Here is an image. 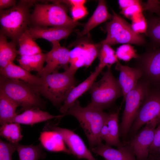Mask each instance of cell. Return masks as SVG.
Returning <instances> with one entry per match:
<instances>
[{"mask_svg": "<svg viewBox=\"0 0 160 160\" xmlns=\"http://www.w3.org/2000/svg\"><path fill=\"white\" fill-rule=\"evenodd\" d=\"M64 115H72L77 119L87 137L90 149L102 143L100 132L103 126L107 124L109 113L90 103L82 107L77 100Z\"/></svg>", "mask_w": 160, "mask_h": 160, "instance_id": "1", "label": "cell"}, {"mask_svg": "<svg viewBox=\"0 0 160 160\" xmlns=\"http://www.w3.org/2000/svg\"><path fill=\"white\" fill-rule=\"evenodd\" d=\"M0 89L21 107L20 111L34 108L45 109L38 88L24 81L0 76Z\"/></svg>", "mask_w": 160, "mask_h": 160, "instance_id": "2", "label": "cell"}, {"mask_svg": "<svg viewBox=\"0 0 160 160\" xmlns=\"http://www.w3.org/2000/svg\"><path fill=\"white\" fill-rule=\"evenodd\" d=\"M33 1H20L15 6L0 11V33L18 41L20 36L28 29L31 20L29 8Z\"/></svg>", "mask_w": 160, "mask_h": 160, "instance_id": "3", "label": "cell"}, {"mask_svg": "<svg viewBox=\"0 0 160 160\" xmlns=\"http://www.w3.org/2000/svg\"><path fill=\"white\" fill-rule=\"evenodd\" d=\"M75 73L68 69L62 73L41 76L42 82L38 88L41 94L55 106L59 107L76 85Z\"/></svg>", "mask_w": 160, "mask_h": 160, "instance_id": "4", "label": "cell"}, {"mask_svg": "<svg viewBox=\"0 0 160 160\" xmlns=\"http://www.w3.org/2000/svg\"><path fill=\"white\" fill-rule=\"evenodd\" d=\"M67 9L58 1L54 3L35 4L31 20L36 26L63 27L74 28L81 23L67 14Z\"/></svg>", "mask_w": 160, "mask_h": 160, "instance_id": "5", "label": "cell"}, {"mask_svg": "<svg viewBox=\"0 0 160 160\" xmlns=\"http://www.w3.org/2000/svg\"><path fill=\"white\" fill-rule=\"evenodd\" d=\"M89 90L91 97L90 103L103 110L110 106L123 93L118 80L113 75L111 67H108L101 78L94 82Z\"/></svg>", "mask_w": 160, "mask_h": 160, "instance_id": "6", "label": "cell"}, {"mask_svg": "<svg viewBox=\"0 0 160 160\" xmlns=\"http://www.w3.org/2000/svg\"><path fill=\"white\" fill-rule=\"evenodd\" d=\"M149 90V82L140 81L126 95L125 106L119 125V137L125 142L137 113Z\"/></svg>", "mask_w": 160, "mask_h": 160, "instance_id": "7", "label": "cell"}, {"mask_svg": "<svg viewBox=\"0 0 160 160\" xmlns=\"http://www.w3.org/2000/svg\"><path fill=\"white\" fill-rule=\"evenodd\" d=\"M111 20L106 25L107 36L101 42L110 46L118 44L140 45L145 41L143 36L135 33L131 25L121 17L112 11Z\"/></svg>", "mask_w": 160, "mask_h": 160, "instance_id": "8", "label": "cell"}, {"mask_svg": "<svg viewBox=\"0 0 160 160\" xmlns=\"http://www.w3.org/2000/svg\"><path fill=\"white\" fill-rule=\"evenodd\" d=\"M149 122H153L157 126L160 122V91L152 92L149 90L137 113L127 137H132L142 126Z\"/></svg>", "mask_w": 160, "mask_h": 160, "instance_id": "9", "label": "cell"}, {"mask_svg": "<svg viewBox=\"0 0 160 160\" xmlns=\"http://www.w3.org/2000/svg\"><path fill=\"white\" fill-rule=\"evenodd\" d=\"M157 126L154 123L148 122L131 139L123 143L129 148L137 160H146L148 158L149 149L153 140L155 129Z\"/></svg>", "mask_w": 160, "mask_h": 160, "instance_id": "10", "label": "cell"}, {"mask_svg": "<svg viewBox=\"0 0 160 160\" xmlns=\"http://www.w3.org/2000/svg\"><path fill=\"white\" fill-rule=\"evenodd\" d=\"M44 129L45 130L53 131L59 134L68 146L71 154L78 159L97 160L80 137L72 131L58 127L52 123L49 122L46 124Z\"/></svg>", "mask_w": 160, "mask_h": 160, "instance_id": "11", "label": "cell"}, {"mask_svg": "<svg viewBox=\"0 0 160 160\" xmlns=\"http://www.w3.org/2000/svg\"><path fill=\"white\" fill-rule=\"evenodd\" d=\"M51 50L46 54V65L41 71L37 73L39 76L52 73H58L59 70L63 69L67 70L69 66L70 50L60 46L59 41L52 42Z\"/></svg>", "mask_w": 160, "mask_h": 160, "instance_id": "12", "label": "cell"}, {"mask_svg": "<svg viewBox=\"0 0 160 160\" xmlns=\"http://www.w3.org/2000/svg\"><path fill=\"white\" fill-rule=\"evenodd\" d=\"M115 68L119 72L118 80L122 90L124 101L127 94L136 86L143 75V72L139 68H131L119 62L116 63Z\"/></svg>", "mask_w": 160, "mask_h": 160, "instance_id": "13", "label": "cell"}, {"mask_svg": "<svg viewBox=\"0 0 160 160\" xmlns=\"http://www.w3.org/2000/svg\"><path fill=\"white\" fill-rule=\"evenodd\" d=\"M73 28L63 27L48 28L35 26L27 30L34 39H43L51 43L65 39L73 32Z\"/></svg>", "mask_w": 160, "mask_h": 160, "instance_id": "14", "label": "cell"}, {"mask_svg": "<svg viewBox=\"0 0 160 160\" xmlns=\"http://www.w3.org/2000/svg\"><path fill=\"white\" fill-rule=\"evenodd\" d=\"M117 149L102 143L91 148L93 152L100 156L106 160H137L128 146L124 143Z\"/></svg>", "mask_w": 160, "mask_h": 160, "instance_id": "15", "label": "cell"}, {"mask_svg": "<svg viewBox=\"0 0 160 160\" xmlns=\"http://www.w3.org/2000/svg\"><path fill=\"white\" fill-rule=\"evenodd\" d=\"M102 70L97 66L95 71L87 79L70 91L64 101L63 105L60 107V111L61 113L65 114L77 99L90 89Z\"/></svg>", "mask_w": 160, "mask_h": 160, "instance_id": "16", "label": "cell"}, {"mask_svg": "<svg viewBox=\"0 0 160 160\" xmlns=\"http://www.w3.org/2000/svg\"><path fill=\"white\" fill-rule=\"evenodd\" d=\"M141 65L139 68L147 79V81H160V49L145 55L142 60Z\"/></svg>", "mask_w": 160, "mask_h": 160, "instance_id": "17", "label": "cell"}, {"mask_svg": "<svg viewBox=\"0 0 160 160\" xmlns=\"http://www.w3.org/2000/svg\"><path fill=\"white\" fill-rule=\"evenodd\" d=\"M0 75L6 78L20 80L38 88L41 84L42 78L38 75L32 74L20 66L10 62L5 68L0 70Z\"/></svg>", "mask_w": 160, "mask_h": 160, "instance_id": "18", "label": "cell"}, {"mask_svg": "<svg viewBox=\"0 0 160 160\" xmlns=\"http://www.w3.org/2000/svg\"><path fill=\"white\" fill-rule=\"evenodd\" d=\"M64 116V114L53 116L39 108H34L25 111L20 114H17L10 123L15 122L32 126L36 123Z\"/></svg>", "mask_w": 160, "mask_h": 160, "instance_id": "19", "label": "cell"}, {"mask_svg": "<svg viewBox=\"0 0 160 160\" xmlns=\"http://www.w3.org/2000/svg\"><path fill=\"white\" fill-rule=\"evenodd\" d=\"M39 139L42 147L49 151L71 154L66 147L61 136L56 132L45 130L41 132Z\"/></svg>", "mask_w": 160, "mask_h": 160, "instance_id": "20", "label": "cell"}, {"mask_svg": "<svg viewBox=\"0 0 160 160\" xmlns=\"http://www.w3.org/2000/svg\"><path fill=\"white\" fill-rule=\"evenodd\" d=\"M113 15L108 12L106 2L104 0H99L97 6L93 14L84 25V28L80 34L83 36L100 24L112 19Z\"/></svg>", "mask_w": 160, "mask_h": 160, "instance_id": "21", "label": "cell"}, {"mask_svg": "<svg viewBox=\"0 0 160 160\" xmlns=\"http://www.w3.org/2000/svg\"><path fill=\"white\" fill-rule=\"evenodd\" d=\"M20 106L0 89V124L9 123L17 114V108Z\"/></svg>", "mask_w": 160, "mask_h": 160, "instance_id": "22", "label": "cell"}, {"mask_svg": "<svg viewBox=\"0 0 160 160\" xmlns=\"http://www.w3.org/2000/svg\"><path fill=\"white\" fill-rule=\"evenodd\" d=\"M18 51L16 48L15 42H9L7 37L0 33V70L5 68L10 62H13Z\"/></svg>", "mask_w": 160, "mask_h": 160, "instance_id": "23", "label": "cell"}, {"mask_svg": "<svg viewBox=\"0 0 160 160\" xmlns=\"http://www.w3.org/2000/svg\"><path fill=\"white\" fill-rule=\"evenodd\" d=\"M18 42L19 46L18 54L20 56H30L42 53V50L27 29L19 37Z\"/></svg>", "mask_w": 160, "mask_h": 160, "instance_id": "24", "label": "cell"}, {"mask_svg": "<svg viewBox=\"0 0 160 160\" xmlns=\"http://www.w3.org/2000/svg\"><path fill=\"white\" fill-rule=\"evenodd\" d=\"M46 54L42 53L30 56H20L17 59L20 66L30 72L37 71L40 73L44 68L46 62Z\"/></svg>", "mask_w": 160, "mask_h": 160, "instance_id": "25", "label": "cell"}, {"mask_svg": "<svg viewBox=\"0 0 160 160\" xmlns=\"http://www.w3.org/2000/svg\"><path fill=\"white\" fill-rule=\"evenodd\" d=\"M119 110L109 113L107 122L109 131V137L105 145L109 146H115L118 148L124 144L120 141L119 137Z\"/></svg>", "mask_w": 160, "mask_h": 160, "instance_id": "26", "label": "cell"}, {"mask_svg": "<svg viewBox=\"0 0 160 160\" xmlns=\"http://www.w3.org/2000/svg\"><path fill=\"white\" fill-rule=\"evenodd\" d=\"M16 146L19 160H38L45 156L41 144L24 145L18 143L16 144Z\"/></svg>", "mask_w": 160, "mask_h": 160, "instance_id": "27", "label": "cell"}, {"mask_svg": "<svg viewBox=\"0 0 160 160\" xmlns=\"http://www.w3.org/2000/svg\"><path fill=\"white\" fill-rule=\"evenodd\" d=\"M0 135L9 143L13 144L18 143L23 137L20 124L10 123L1 125Z\"/></svg>", "mask_w": 160, "mask_h": 160, "instance_id": "28", "label": "cell"}, {"mask_svg": "<svg viewBox=\"0 0 160 160\" xmlns=\"http://www.w3.org/2000/svg\"><path fill=\"white\" fill-rule=\"evenodd\" d=\"M101 44L98 55L100 61L97 66L103 70L106 66L111 67L113 64L119 61L115 51L110 46L102 42Z\"/></svg>", "mask_w": 160, "mask_h": 160, "instance_id": "29", "label": "cell"}, {"mask_svg": "<svg viewBox=\"0 0 160 160\" xmlns=\"http://www.w3.org/2000/svg\"><path fill=\"white\" fill-rule=\"evenodd\" d=\"M84 66V61L81 44L76 46L70 51L69 66L68 68L76 73L80 68Z\"/></svg>", "mask_w": 160, "mask_h": 160, "instance_id": "30", "label": "cell"}, {"mask_svg": "<svg viewBox=\"0 0 160 160\" xmlns=\"http://www.w3.org/2000/svg\"><path fill=\"white\" fill-rule=\"evenodd\" d=\"M83 53L84 61V66L88 67L92 63L98 55L101 44L82 43Z\"/></svg>", "mask_w": 160, "mask_h": 160, "instance_id": "31", "label": "cell"}, {"mask_svg": "<svg viewBox=\"0 0 160 160\" xmlns=\"http://www.w3.org/2000/svg\"><path fill=\"white\" fill-rule=\"evenodd\" d=\"M148 23L147 34L154 43L160 46V16L152 17Z\"/></svg>", "mask_w": 160, "mask_h": 160, "instance_id": "32", "label": "cell"}, {"mask_svg": "<svg viewBox=\"0 0 160 160\" xmlns=\"http://www.w3.org/2000/svg\"><path fill=\"white\" fill-rule=\"evenodd\" d=\"M118 59L128 61L132 58H137L138 56L134 47L129 44H123L117 48L115 52Z\"/></svg>", "mask_w": 160, "mask_h": 160, "instance_id": "33", "label": "cell"}, {"mask_svg": "<svg viewBox=\"0 0 160 160\" xmlns=\"http://www.w3.org/2000/svg\"><path fill=\"white\" fill-rule=\"evenodd\" d=\"M131 20V28L135 33L139 34L147 32L148 23L142 12L134 16Z\"/></svg>", "mask_w": 160, "mask_h": 160, "instance_id": "34", "label": "cell"}, {"mask_svg": "<svg viewBox=\"0 0 160 160\" xmlns=\"http://www.w3.org/2000/svg\"><path fill=\"white\" fill-rule=\"evenodd\" d=\"M16 144L0 140V160H12V155L16 150Z\"/></svg>", "mask_w": 160, "mask_h": 160, "instance_id": "35", "label": "cell"}, {"mask_svg": "<svg viewBox=\"0 0 160 160\" xmlns=\"http://www.w3.org/2000/svg\"><path fill=\"white\" fill-rule=\"evenodd\" d=\"M143 9L141 4H135L122 10L121 12L126 17L132 20L137 15L142 13Z\"/></svg>", "mask_w": 160, "mask_h": 160, "instance_id": "36", "label": "cell"}, {"mask_svg": "<svg viewBox=\"0 0 160 160\" xmlns=\"http://www.w3.org/2000/svg\"><path fill=\"white\" fill-rule=\"evenodd\" d=\"M71 13L72 19L77 21L79 19L82 18L88 13L87 8L84 5L71 7Z\"/></svg>", "mask_w": 160, "mask_h": 160, "instance_id": "37", "label": "cell"}, {"mask_svg": "<svg viewBox=\"0 0 160 160\" xmlns=\"http://www.w3.org/2000/svg\"><path fill=\"white\" fill-rule=\"evenodd\" d=\"M143 9L156 13L160 16V1L148 0L144 4Z\"/></svg>", "mask_w": 160, "mask_h": 160, "instance_id": "38", "label": "cell"}, {"mask_svg": "<svg viewBox=\"0 0 160 160\" xmlns=\"http://www.w3.org/2000/svg\"><path fill=\"white\" fill-rule=\"evenodd\" d=\"M156 128L153 142L150 148L149 152L160 146V122Z\"/></svg>", "mask_w": 160, "mask_h": 160, "instance_id": "39", "label": "cell"}, {"mask_svg": "<svg viewBox=\"0 0 160 160\" xmlns=\"http://www.w3.org/2000/svg\"><path fill=\"white\" fill-rule=\"evenodd\" d=\"M118 2L121 10L132 6L141 4L140 1L138 0H119Z\"/></svg>", "mask_w": 160, "mask_h": 160, "instance_id": "40", "label": "cell"}, {"mask_svg": "<svg viewBox=\"0 0 160 160\" xmlns=\"http://www.w3.org/2000/svg\"><path fill=\"white\" fill-rule=\"evenodd\" d=\"M16 2V1L15 0H0V10L11 8L17 4Z\"/></svg>", "mask_w": 160, "mask_h": 160, "instance_id": "41", "label": "cell"}, {"mask_svg": "<svg viewBox=\"0 0 160 160\" xmlns=\"http://www.w3.org/2000/svg\"><path fill=\"white\" fill-rule=\"evenodd\" d=\"M59 2L71 6V7L84 5L86 2L84 0H69L58 1Z\"/></svg>", "mask_w": 160, "mask_h": 160, "instance_id": "42", "label": "cell"}, {"mask_svg": "<svg viewBox=\"0 0 160 160\" xmlns=\"http://www.w3.org/2000/svg\"><path fill=\"white\" fill-rule=\"evenodd\" d=\"M100 136L102 141L104 140L105 143L107 141L109 137V131L107 124L103 126L101 129L100 134Z\"/></svg>", "mask_w": 160, "mask_h": 160, "instance_id": "43", "label": "cell"}, {"mask_svg": "<svg viewBox=\"0 0 160 160\" xmlns=\"http://www.w3.org/2000/svg\"><path fill=\"white\" fill-rule=\"evenodd\" d=\"M146 160H160V146L150 152L148 157Z\"/></svg>", "mask_w": 160, "mask_h": 160, "instance_id": "44", "label": "cell"}, {"mask_svg": "<svg viewBox=\"0 0 160 160\" xmlns=\"http://www.w3.org/2000/svg\"></svg>", "mask_w": 160, "mask_h": 160, "instance_id": "45", "label": "cell"}]
</instances>
